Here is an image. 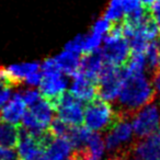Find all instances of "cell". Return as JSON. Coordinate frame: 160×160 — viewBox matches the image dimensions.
Returning <instances> with one entry per match:
<instances>
[{
    "label": "cell",
    "instance_id": "836d02e7",
    "mask_svg": "<svg viewBox=\"0 0 160 160\" xmlns=\"http://www.w3.org/2000/svg\"><path fill=\"white\" fill-rule=\"evenodd\" d=\"M157 1H159V2H160V0H157Z\"/></svg>",
    "mask_w": 160,
    "mask_h": 160
},
{
    "label": "cell",
    "instance_id": "6da1fadb",
    "mask_svg": "<svg viewBox=\"0 0 160 160\" xmlns=\"http://www.w3.org/2000/svg\"><path fill=\"white\" fill-rule=\"evenodd\" d=\"M156 98L157 92L144 73L127 76L116 99L118 104L114 110L118 116L132 121L133 116L142 108L155 102Z\"/></svg>",
    "mask_w": 160,
    "mask_h": 160
},
{
    "label": "cell",
    "instance_id": "4fadbf2b",
    "mask_svg": "<svg viewBox=\"0 0 160 160\" xmlns=\"http://www.w3.org/2000/svg\"><path fill=\"white\" fill-rule=\"evenodd\" d=\"M104 66L105 62L103 59L102 53L100 49H97L92 53L85 54V56L80 59V66L78 72L97 83Z\"/></svg>",
    "mask_w": 160,
    "mask_h": 160
},
{
    "label": "cell",
    "instance_id": "ac0fdd59",
    "mask_svg": "<svg viewBox=\"0 0 160 160\" xmlns=\"http://www.w3.org/2000/svg\"><path fill=\"white\" fill-rule=\"evenodd\" d=\"M60 70L68 76H75L79 71L80 59L79 54L70 51H64L57 57H55Z\"/></svg>",
    "mask_w": 160,
    "mask_h": 160
},
{
    "label": "cell",
    "instance_id": "d6986e66",
    "mask_svg": "<svg viewBox=\"0 0 160 160\" xmlns=\"http://www.w3.org/2000/svg\"><path fill=\"white\" fill-rule=\"evenodd\" d=\"M20 139V127L18 125L0 122V146L13 149Z\"/></svg>",
    "mask_w": 160,
    "mask_h": 160
},
{
    "label": "cell",
    "instance_id": "7c38bea8",
    "mask_svg": "<svg viewBox=\"0 0 160 160\" xmlns=\"http://www.w3.org/2000/svg\"><path fill=\"white\" fill-rule=\"evenodd\" d=\"M17 147L20 160H38L44 152L36 135H33L25 128H20V139Z\"/></svg>",
    "mask_w": 160,
    "mask_h": 160
},
{
    "label": "cell",
    "instance_id": "44dd1931",
    "mask_svg": "<svg viewBox=\"0 0 160 160\" xmlns=\"http://www.w3.org/2000/svg\"><path fill=\"white\" fill-rule=\"evenodd\" d=\"M124 0H111L103 18L109 22L114 23L122 21L124 19Z\"/></svg>",
    "mask_w": 160,
    "mask_h": 160
},
{
    "label": "cell",
    "instance_id": "e0dca14e",
    "mask_svg": "<svg viewBox=\"0 0 160 160\" xmlns=\"http://www.w3.org/2000/svg\"><path fill=\"white\" fill-rule=\"evenodd\" d=\"M72 148L70 142L66 137L55 138L46 150L43 152L46 160H65Z\"/></svg>",
    "mask_w": 160,
    "mask_h": 160
},
{
    "label": "cell",
    "instance_id": "1f68e13d",
    "mask_svg": "<svg viewBox=\"0 0 160 160\" xmlns=\"http://www.w3.org/2000/svg\"><path fill=\"white\" fill-rule=\"evenodd\" d=\"M150 9H151V13H152L156 22L158 23V25H159V28H160V2L159 1H156Z\"/></svg>",
    "mask_w": 160,
    "mask_h": 160
},
{
    "label": "cell",
    "instance_id": "52a82bcc",
    "mask_svg": "<svg viewBox=\"0 0 160 160\" xmlns=\"http://www.w3.org/2000/svg\"><path fill=\"white\" fill-rule=\"evenodd\" d=\"M104 62L115 67H124L131 56L129 42L126 38L107 35L104 47L101 49Z\"/></svg>",
    "mask_w": 160,
    "mask_h": 160
},
{
    "label": "cell",
    "instance_id": "277c9868",
    "mask_svg": "<svg viewBox=\"0 0 160 160\" xmlns=\"http://www.w3.org/2000/svg\"><path fill=\"white\" fill-rule=\"evenodd\" d=\"M125 80V72L123 67H115L105 64L98 81V98L108 102L118 99Z\"/></svg>",
    "mask_w": 160,
    "mask_h": 160
},
{
    "label": "cell",
    "instance_id": "7a4b0ae2",
    "mask_svg": "<svg viewBox=\"0 0 160 160\" xmlns=\"http://www.w3.org/2000/svg\"><path fill=\"white\" fill-rule=\"evenodd\" d=\"M116 120V112L111 102L100 98L85 107V126L93 132H107Z\"/></svg>",
    "mask_w": 160,
    "mask_h": 160
},
{
    "label": "cell",
    "instance_id": "5bb4252c",
    "mask_svg": "<svg viewBox=\"0 0 160 160\" xmlns=\"http://www.w3.org/2000/svg\"><path fill=\"white\" fill-rule=\"evenodd\" d=\"M70 93L81 102L89 103L98 98L97 83L78 72L73 76Z\"/></svg>",
    "mask_w": 160,
    "mask_h": 160
},
{
    "label": "cell",
    "instance_id": "30bf717a",
    "mask_svg": "<svg viewBox=\"0 0 160 160\" xmlns=\"http://www.w3.org/2000/svg\"><path fill=\"white\" fill-rule=\"evenodd\" d=\"M105 149V142L100 133L92 132L87 146L81 149H73L69 156L71 160H101Z\"/></svg>",
    "mask_w": 160,
    "mask_h": 160
},
{
    "label": "cell",
    "instance_id": "8fae6325",
    "mask_svg": "<svg viewBox=\"0 0 160 160\" xmlns=\"http://www.w3.org/2000/svg\"><path fill=\"white\" fill-rule=\"evenodd\" d=\"M134 152L140 160L160 159V128L134 144Z\"/></svg>",
    "mask_w": 160,
    "mask_h": 160
},
{
    "label": "cell",
    "instance_id": "f1b7e54d",
    "mask_svg": "<svg viewBox=\"0 0 160 160\" xmlns=\"http://www.w3.org/2000/svg\"><path fill=\"white\" fill-rule=\"evenodd\" d=\"M0 160H20V158L13 149L0 146Z\"/></svg>",
    "mask_w": 160,
    "mask_h": 160
},
{
    "label": "cell",
    "instance_id": "7402d4cb",
    "mask_svg": "<svg viewBox=\"0 0 160 160\" xmlns=\"http://www.w3.org/2000/svg\"><path fill=\"white\" fill-rule=\"evenodd\" d=\"M48 132L54 136L55 138L59 137H68L69 133H70L71 126H69L68 124L62 121L59 118H56L52 121V123L48 126Z\"/></svg>",
    "mask_w": 160,
    "mask_h": 160
},
{
    "label": "cell",
    "instance_id": "4dcf8cb0",
    "mask_svg": "<svg viewBox=\"0 0 160 160\" xmlns=\"http://www.w3.org/2000/svg\"><path fill=\"white\" fill-rule=\"evenodd\" d=\"M151 83H152L157 94H160V70H158V69L152 70V79H151Z\"/></svg>",
    "mask_w": 160,
    "mask_h": 160
},
{
    "label": "cell",
    "instance_id": "ba28073f",
    "mask_svg": "<svg viewBox=\"0 0 160 160\" xmlns=\"http://www.w3.org/2000/svg\"><path fill=\"white\" fill-rule=\"evenodd\" d=\"M134 134L132 121L128 118H120L116 115V120L111 127L105 132V147L112 152L124 149L122 144L127 142ZM126 148V147H125Z\"/></svg>",
    "mask_w": 160,
    "mask_h": 160
},
{
    "label": "cell",
    "instance_id": "8992f818",
    "mask_svg": "<svg viewBox=\"0 0 160 160\" xmlns=\"http://www.w3.org/2000/svg\"><path fill=\"white\" fill-rule=\"evenodd\" d=\"M134 134L144 138L160 128V105L152 102L142 108L132 118Z\"/></svg>",
    "mask_w": 160,
    "mask_h": 160
},
{
    "label": "cell",
    "instance_id": "d4e9b609",
    "mask_svg": "<svg viewBox=\"0 0 160 160\" xmlns=\"http://www.w3.org/2000/svg\"><path fill=\"white\" fill-rule=\"evenodd\" d=\"M83 42H85V35H78L76 38H73L72 41H70L68 44H66L65 51H70V52H73V53H77V54L82 53Z\"/></svg>",
    "mask_w": 160,
    "mask_h": 160
},
{
    "label": "cell",
    "instance_id": "603a6c76",
    "mask_svg": "<svg viewBox=\"0 0 160 160\" xmlns=\"http://www.w3.org/2000/svg\"><path fill=\"white\" fill-rule=\"evenodd\" d=\"M102 36L98 33L91 32L90 35L85 36V42H83V47H82V53L83 54H89L92 52L99 49L101 42H102Z\"/></svg>",
    "mask_w": 160,
    "mask_h": 160
},
{
    "label": "cell",
    "instance_id": "2e32d148",
    "mask_svg": "<svg viewBox=\"0 0 160 160\" xmlns=\"http://www.w3.org/2000/svg\"><path fill=\"white\" fill-rule=\"evenodd\" d=\"M38 62H24V64L12 65L6 68L8 79L12 87L22 85L30 75L34 72H38L40 69Z\"/></svg>",
    "mask_w": 160,
    "mask_h": 160
},
{
    "label": "cell",
    "instance_id": "3957f363",
    "mask_svg": "<svg viewBox=\"0 0 160 160\" xmlns=\"http://www.w3.org/2000/svg\"><path fill=\"white\" fill-rule=\"evenodd\" d=\"M54 111L55 109L49 101L44 98L40 99L25 112L22 118L23 128L34 135L46 131L54 120Z\"/></svg>",
    "mask_w": 160,
    "mask_h": 160
},
{
    "label": "cell",
    "instance_id": "9a60e30c",
    "mask_svg": "<svg viewBox=\"0 0 160 160\" xmlns=\"http://www.w3.org/2000/svg\"><path fill=\"white\" fill-rule=\"evenodd\" d=\"M25 102L20 92L16 93L13 98L0 110V122L18 125L25 114Z\"/></svg>",
    "mask_w": 160,
    "mask_h": 160
},
{
    "label": "cell",
    "instance_id": "d6a6232c",
    "mask_svg": "<svg viewBox=\"0 0 160 160\" xmlns=\"http://www.w3.org/2000/svg\"><path fill=\"white\" fill-rule=\"evenodd\" d=\"M68 160H71V159H70V158H68Z\"/></svg>",
    "mask_w": 160,
    "mask_h": 160
},
{
    "label": "cell",
    "instance_id": "cb8c5ba5",
    "mask_svg": "<svg viewBox=\"0 0 160 160\" xmlns=\"http://www.w3.org/2000/svg\"><path fill=\"white\" fill-rule=\"evenodd\" d=\"M41 67H42V71L44 75H57V73L62 72V70H60L55 58H48V59H46Z\"/></svg>",
    "mask_w": 160,
    "mask_h": 160
},
{
    "label": "cell",
    "instance_id": "5b68a950",
    "mask_svg": "<svg viewBox=\"0 0 160 160\" xmlns=\"http://www.w3.org/2000/svg\"><path fill=\"white\" fill-rule=\"evenodd\" d=\"M57 118L69 126H81L85 121V108L82 102L70 92H65L54 104Z\"/></svg>",
    "mask_w": 160,
    "mask_h": 160
},
{
    "label": "cell",
    "instance_id": "484cf974",
    "mask_svg": "<svg viewBox=\"0 0 160 160\" xmlns=\"http://www.w3.org/2000/svg\"><path fill=\"white\" fill-rule=\"evenodd\" d=\"M21 94H22V98H23V100H24L25 104L30 105V107L33 105L34 103H36L41 99V93L34 89L25 90V91H23Z\"/></svg>",
    "mask_w": 160,
    "mask_h": 160
},
{
    "label": "cell",
    "instance_id": "9c48e42d",
    "mask_svg": "<svg viewBox=\"0 0 160 160\" xmlns=\"http://www.w3.org/2000/svg\"><path fill=\"white\" fill-rule=\"evenodd\" d=\"M67 83H68L67 79L62 77V73L44 75L42 82L40 85L41 96H42V98L49 101L54 107V104L59 99V97L62 96L66 91Z\"/></svg>",
    "mask_w": 160,
    "mask_h": 160
},
{
    "label": "cell",
    "instance_id": "83f0119b",
    "mask_svg": "<svg viewBox=\"0 0 160 160\" xmlns=\"http://www.w3.org/2000/svg\"><path fill=\"white\" fill-rule=\"evenodd\" d=\"M11 96V87L0 81V108H2L9 101Z\"/></svg>",
    "mask_w": 160,
    "mask_h": 160
},
{
    "label": "cell",
    "instance_id": "ffe728a7",
    "mask_svg": "<svg viewBox=\"0 0 160 160\" xmlns=\"http://www.w3.org/2000/svg\"><path fill=\"white\" fill-rule=\"evenodd\" d=\"M92 132L93 131L87 128L86 126H73L71 127L70 133L67 138L69 139L73 149H81L87 146Z\"/></svg>",
    "mask_w": 160,
    "mask_h": 160
},
{
    "label": "cell",
    "instance_id": "f546056e",
    "mask_svg": "<svg viewBox=\"0 0 160 160\" xmlns=\"http://www.w3.org/2000/svg\"><path fill=\"white\" fill-rule=\"evenodd\" d=\"M42 79H43V76L38 71V72H34V73H32V75H30L29 77L25 79L24 82L28 83L29 86H31V87H35V86L41 85Z\"/></svg>",
    "mask_w": 160,
    "mask_h": 160
},
{
    "label": "cell",
    "instance_id": "4316f807",
    "mask_svg": "<svg viewBox=\"0 0 160 160\" xmlns=\"http://www.w3.org/2000/svg\"><path fill=\"white\" fill-rule=\"evenodd\" d=\"M111 25H112V23L109 22L108 20H105L104 18L100 19V20L97 21L93 27H92V32L100 34V35H103V34H105V33H109L110 29H111Z\"/></svg>",
    "mask_w": 160,
    "mask_h": 160
}]
</instances>
